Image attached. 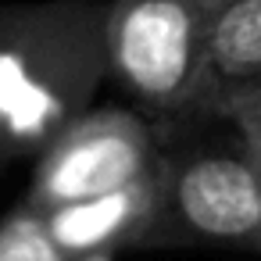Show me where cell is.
<instances>
[{"instance_id":"cell-1","label":"cell","mask_w":261,"mask_h":261,"mask_svg":"<svg viewBox=\"0 0 261 261\" xmlns=\"http://www.w3.org/2000/svg\"><path fill=\"white\" fill-rule=\"evenodd\" d=\"M108 0L0 4V172L40 158L108 79Z\"/></svg>"},{"instance_id":"cell-2","label":"cell","mask_w":261,"mask_h":261,"mask_svg":"<svg viewBox=\"0 0 261 261\" xmlns=\"http://www.w3.org/2000/svg\"><path fill=\"white\" fill-rule=\"evenodd\" d=\"M211 11L200 0H108V79L154 125H190L215 115Z\"/></svg>"},{"instance_id":"cell-3","label":"cell","mask_w":261,"mask_h":261,"mask_svg":"<svg viewBox=\"0 0 261 261\" xmlns=\"http://www.w3.org/2000/svg\"><path fill=\"white\" fill-rule=\"evenodd\" d=\"M158 222L147 247H232L261 254V186L243 136L165 147Z\"/></svg>"},{"instance_id":"cell-4","label":"cell","mask_w":261,"mask_h":261,"mask_svg":"<svg viewBox=\"0 0 261 261\" xmlns=\"http://www.w3.org/2000/svg\"><path fill=\"white\" fill-rule=\"evenodd\" d=\"M158 125L125 108H86L36 158L25 207L50 215L65 204L111 193L161 165Z\"/></svg>"},{"instance_id":"cell-5","label":"cell","mask_w":261,"mask_h":261,"mask_svg":"<svg viewBox=\"0 0 261 261\" xmlns=\"http://www.w3.org/2000/svg\"><path fill=\"white\" fill-rule=\"evenodd\" d=\"M158 200H161V165L140 175L136 182H125L90 200L65 204L43 218L65 257L115 254L122 247H147L158 222Z\"/></svg>"},{"instance_id":"cell-6","label":"cell","mask_w":261,"mask_h":261,"mask_svg":"<svg viewBox=\"0 0 261 261\" xmlns=\"http://www.w3.org/2000/svg\"><path fill=\"white\" fill-rule=\"evenodd\" d=\"M247 93H261V0H236L211 18L215 115Z\"/></svg>"},{"instance_id":"cell-7","label":"cell","mask_w":261,"mask_h":261,"mask_svg":"<svg viewBox=\"0 0 261 261\" xmlns=\"http://www.w3.org/2000/svg\"><path fill=\"white\" fill-rule=\"evenodd\" d=\"M0 261H68L54 243L47 218L25 204L0 218Z\"/></svg>"},{"instance_id":"cell-8","label":"cell","mask_w":261,"mask_h":261,"mask_svg":"<svg viewBox=\"0 0 261 261\" xmlns=\"http://www.w3.org/2000/svg\"><path fill=\"white\" fill-rule=\"evenodd\" d=\"M222 115L236 125V133L243 136L247 143V154L254 161V172H257V186H261V93H247V97H236L222 108Z\"/></svg>"},{"instance_id":"cell-9","label":"cell","mask_w":261,"mask_h":261,"mask_svg":"<svg viewBox=\"0 0 261 261\" xmlns=\"http://www.w3.org/2000/svg\"><path fill=\"white\" fill-rule=\"evenodd\" d=\"M200 4L211 11V15H218V11H225V8H232L236 4V0H200Z\"/></svg>"},{"instance_id":"cell-10","label":"cell","mask_w":261,"mask_h":261,"mask_svg":"<svg viewBox=\"0 0 261 261\" xmlns=\"http://www.w3.org/2000/svg\"><path fill=\"white\" fill-rule=\"evenodd\" d=\"M68 261H111V254H83V257H68Z\"/></svg>"}]
</instances>
